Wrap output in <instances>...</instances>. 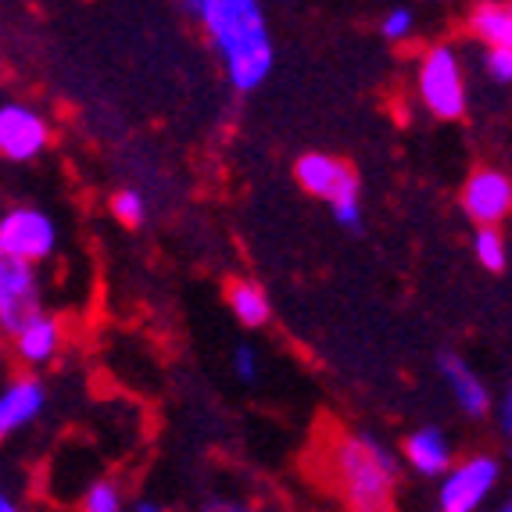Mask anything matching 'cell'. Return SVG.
Masks as SVG:
<instances>
[{
  "mask_svg": "<svg viewBox=\"0 0 512 512\" xmlns=\"http://www.w3.org/2000/svg\"><path fill=\"white\" fill-rule=\"evenodd\" d=\"M319 477L344 512H394L402 459L373 430H330L319 444Z\"/></svg>",
  "mask_w": 512,
  "mask_h": 512,
  "instance_id": "obj_1",
  "label": "cell"
},
{
  "mask_svg": "<svg viewBox=\"0 0 512 512\" xmlns=\"http://www.w3.org/2000/svg\"><path fill=\"white\" fill-rule=\"evenodd\" d=\"M187 11L205 29L222 72L237 94H255L276 61L273 33L258 0H194Z\"/></svg>",
  "mask_w": 512,
  "mask_h": 512,
  "instance_id": "obj_2",
  "label": "cell"
},
{
  "mask_svg": "<svg viewBox=\"0 0 512 512\" xmlns=\"http://www.w3.org/2000/svg\"><path fill=\"white\" fill-rule=\"evenodd\" d=\"M416 97L441 122H455L470 108V83L462 54L452 43H430L416 61Z\"/></svg>",
  "mask_w": 512,
  "mask_h": 512,
  "instance_id": "obj_3",
  "label": "cell"
},
{
  "mask_svg": "<svg viewBox=\"0 0 512 512\" xmlns=\"http://www.w3.org/2000/svg\"><path fill=\"white\" fill-rule=\"evenodd\" d=\"M502 480V462L491 452L455 459L448 477L437 484V512H480Z\"/></svg>",
  "mask_w": 512,
  "mask_h": 512,
  "instance_id": "obj_4",
  "label": "cell"
},
{
  "mask_svg": "<svg viewBox=\"0 0 512 512\" xmlns=\"http://www.w3.org/2000/svg\"><path fill=\"white\" fill-rule=\"evenodd\" d=\"M0 251L33 269L51 262L58 251V222L36 205H11L0 212Z\"/></svg>",
  "mask_w": 512,
  "mask_h": 512,
  "instance_id": "obj_5",
  "label": "cell"
},
{
  "mask_svg": "<svg viewBox=\"0 0 512 512\" xmlns=\"http://www.w3.org/2000/svg\"><path fill=\"white\" fill-rule=\"evenodd\" d=\"M54 144V126L36 104L4 101L0 104V158L29 165L47 154Z\"/></svg>",
  "mask_w": 512,
  "mask_h": 512,
  "instance_id": "obj_6",
  "label": "cell"
},
{
  "mask_svg": "<svg viewBox=\"0 0 512 512\" xmlns=\"http://www.w3.org/2000/svg\"><path fill=\"white\" fill-rule=\"evenodd\" d=\"M294 180L308 197L326 201V205H344V201H359V172L351 169L344 158L326 151H308L294 162Z\"/></svg>",
  "mask_w": 512,
  "mask_h": 512,
  "instance_id": "obj_7",
  "label": "cell"
},
{
  "mask_svg": "<svg viewBox=\"0 0 512 512\" xmlns=\"http://www.w3.org/2000/svg\"><path fill=\"white\" fill-rule=\"evenodd\" d=\"M43 312V287L40 273L33 265L18 262L8 251H0V330L4 337L18 330L22 323Z\"/></svg>",
  "mask_w": 512,
  "mask_h": 512,
  "instance_id": "obj_8",
  "label": "cell"
},
{
  "mask_svg": "<svg viewBox=\"0 0 512 512\" xmlns=\"http://www.w3.org/2000/svg\"><path fill=\"white\" fill-rule=\"evenodd\" d=\"M459 205L477 222V230L480 226H498L502 230V222L512 219V176L505 169H498V165H480L462 183Z\"/></svg>",
  "mask_w": 512,
  "mask_h": 512,
  "instance_id": "obj_9",
  "label": "cell"
},
{
  "mask_svg": "<svg viewBox=\"0 0 512 512\" xmlns=\"http://www.w3.org/2000/svg\"><path fill=\"white\" fill-rule=\"evenodd\" d=\"M47 384L36 373H15L0 384V441L18 430H29L47 412Z\"/></svg>",
  "mask_w": 512,
  "mask_h": 512,
  "instance_id": "obj_10",
  "label": "cell"
},
{
  "mask_svg": "<svg viewBox=\"0 0 512 512\" xmlns=\"http://www.w3.org/2000/svg\"><path fill=\"white\" fill-rule=\"evenodd\" d=\"M8 341H11L18 366H26V373H36V369L51 366L61 355V348H65V323H61L54 312L43 308L29 323L18 326Z\"/></svg>",
  "mask_w": 512,
  "mask_h": 512,
  "instance_id": "obj_11",
  "label": "cell"
},
{
  "mask_svg": "<svg viewBox=\"0 0 512 512\" xmlns=\"http://www.w3.org/2000/svg\"><path fill=\"white\" fill-rule=\"evenodd\" d=\"M402 459L416 477L444 480L455 466V444L441 427H419L402 441Z\"/></svg>",
  "mask_w": 512,
  "mask_h": 512,
  "instance_id": "obj_12",
  "label": "cell"
},
{
  "mask_svg": "<svg viewBox=\"0 0 512 512\" xmlns=\"http://www.w3.org/2000/svg\"><path fill=\"white\" fill-rule=\"evenodd\" d=\"M437 373H441L444 387H448V394H452V402L459 405L462 416L484 419L491 412V391H487V384L477 376V369L462 359V355L444 351L441 359H437Z\"/></svg>",
  "mask_w": 512,
  "mask_h": 512,
  "instance_id": "obj_13",
  "label": "cell"
},
{
  "mask_svg": "<svg viewBox=\"0 0 512 512\" xmlns=\"http://www.w3.org/2000/svg\"><path fill=\"white\" fill-rule=\"evenodd\" d=\"M466 29L484 51H512V0H480L466 11Z\"/></svg>",
  "mask_w": 512,
  "mask_h": 512,
  "instance_id": "obj_14",
  "label": "cell"
},
{
  "mask_svg": "<svg viewBox=\"0 0 512 512\" xmlns=\"http://www.w3.org/2000/svg\"><path fill=\"white\" fill-rule=\"evenodd\" d=\"M226 305H230L233 319L248 330H262L269 319H273V301L265 294V287H258L248 276H233L226 283Z\"/></svg>",
  "mask_w": 512,
  "mask_h": 512,
  "instance_id": "obj_15",
  "label": "cell"
},
{
  "mask_svg": "<svg viewBox=\"0 0 512 512\" xmlns=\"http://www.w3.org/2000/svg\"><path fill=\"white\" fill-rule=\"evenodd\" d=\"M126 491L115 477H97L83 487L79 495V512H126Z\"/></svg>",
  "mask_w": 512,
  "mask_h": 512,
  "instance_id": "obj_16",
  "label": "cell"
},
{
  "mask_svg": "<svg viewBox=\"0 0 512 512\" xmlns=\"http://www.w3.org/2000/svg\"><path fill=\"white\" fill-rule=\"evenodd\" d=\"M473 255L477 262L484 265L487 273H505V265H509V240L498 226H480L473 233Z\"/></svg>",
  "mask_w": 512,
  "mask_h": 512,
  "instance_id": "obj_17",
  "label": "cell"
},
{
  "mask_svg": "<svg viewBox=\"0 0 512 512\" xmlns=\"http://www.w3.org/2000/svg\"><path fill=\"white\" fill-rule=\"evenodd\" d=\"M111 215H115L122 226L137 230V226H144V222H147V197L140 194V190H133V187L119 190V194L111 197Z\"/></svg>",
  "mask_w": 512,
  "mask_h": 512,
  "instance_id": "obj_18",
  "label": "cell"
},
{
  "mask_svg": "<svg viewBox=\"0 0 512 512\" xmlns=\"http://www.w3.org/2000/svg\"><path fill=\"white\" fill-rule=\"evenodd\" d=\"M412 33H416V15H412V8H391L380 18V36H384L387 43H405Z\"/></svg>",
  "mask_w": 512,
  "mask_h": 512,
  "instance_id": "obj_19",
  "label": "cell"
},
{
  "mask_svg": "<svg viewBox=\"0 0 512 512\" xmlns=\"http://www.w3.org/2000/svg\"><path fill=\"white\" fill-rule=\"evenodd\" d=\"M480 65H484V72H487L491 83L512 86V51H484Z\"/></svg>",
  "mask_w": 512,
  "mask_h": 512,
  "instance_id": "obj_20",
  "label": "cell"
},
{
  "mask_svg": "<svg viewBox=\"0 0 512 512\" xmlns=\"http://www.w3.org/2000/svg\"><path fill=\"white\" fill-rule=\"evenodd\" d=\"M230 366H233V373H237L240 384H255L258 380V351L251 348V344H237L230 355Z\"/></svg>",
  "mask_w": 512,
  "mask_h": 512,
  "instance_id": "obj_21",
  "label": "cell"
},
{
  "mask_svg": "<svg viewBox=\"0 0 512 512\" xmlns=\"http://www.w3.org/2000/svg\"><path fill=\"white\" fill-rule=\"evenodd\" d=\"M197 512H262L255 502H244V498H233V495H212L205 502L197 505Z\"/></svg>",
  "mask_w": 512,
  "mask_h": 512,
  "instance_id": "obj_22",
  "label": "cell"
},
{
  "mask_svg": "<svg viewBox=\"0 0 512 512\" xmlns=\"http://www.w3.org/2000/svg\"><path fill=\"white\" fill-rule=\"evenodd\" d=\"M333 222L341 226V230H351V233H359L362 230V197L359 201H344V205H333Z\"/></svg>",
  "mask_w": 512,
  "mask_h": 512,
  "instance_id": "obj_23",
  "label": "cell"
},
{
  "mask_svg": "<svg viewBox=\"0 0 512 512\" xmlns=\"http://www.w3.org/2000/svg\"><path fill=\"white\" fill-rule=\"evenodd\" d=\"M498 427H502V434L512 441V391L505 394V402L498 405Z\"/></svg>",
  "mask_w": 512,
  "mask_h": 512,
  "instance_id": "obj_24",
  "label": "cell"
},
{
  "mask_svg": "<svg viewBox=\"0 0 512 512\" xmlns=\"http://www.w3.org/2000/svg\"><path fill=\"white\" fill-rule=\"evenodd\" d=\"M126 512H172V509H165V505L154 502V498H137V502H129Z\"/></svg>",
  "mask_w": 512,
  "mask_h": 512,
  "instance_id": "obj_25",
  "label": "cell"
},
{
  "mask_svg": "<svg viewBox=\"0 0 512 512\" xmlns=\"http://www.w3.org/2000/svg\"><path fill=\"white\" fill-rule=\"evenodd\" d=\"M0 512H22V502L11 491H4V487H0Z\"/></svg>",
  "mask_w": 512,
  "mask_h": 512,
  "instance_id": "obj_26",
  "label": "cell"
},
{
  "mask_svg": "<svg viewBox=\"0 0 512 512\" xmlns=\"http://www.w3.org/2000/svg\"><path fill=\"white\" fill-rule=\"evenodd\" d=\"M495 512H512V498H505V502L502 505H498V509Z\"/></svg>",
  "mask_w": 512,
  "mask_h": 512,
  "instance_id": "obj_27",
  "label": "cell"
},
{
  "mask_svg": "<svg viewBox=\"0 0 512 512\" xmlns=\"http://www.w3.org/2000/svg\"><path fill=\"white\" fill-rule=\"evenodd\" d=\"M0 341H4V330H0Z\"/></svg>",
  "mask_w": 512,
  "mask_h": 512,
  "instance_id": "obj_28",
  "label": "cell"
}]
</instances>
